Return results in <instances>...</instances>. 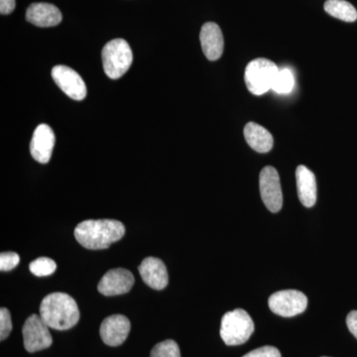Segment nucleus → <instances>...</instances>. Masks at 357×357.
<instances>
[{"label": "nucleus", "mask_w": 357, "mask_h": 357, "mask_svg": "<svg viewBox=\"0 0 357 357\" xmlns=\"http://www.w3.org/2000/svg\"><path fill=\"white\" fill-rule=\"evenodd\" d=\"M15 0H0V13L7 15L15 9Z\"/></svg>", "instance_id": "nucleus-26"}, {"label": "nucleus", "mask_w": 357, "mask_h": 357, "mask_svg": "<svg viewBox=\"0 0 357 357\" xmlns=\"http://www.w3.org/2000/svg\"><path fill=\"white\" fill-rule=\"evenodd\" d=\"M30 272L37 277L50 276L57 269V264L48 257H40L30 263Z\"/></svg>", "instance_id": "nucleus-20"}, {"label": "nucleus", "mask_w": 357, "mask_h": 357, "mask_svg": "<svg viewBox=\"0 0 357 357\" xmlns=\"http://www.w3.org/2000/svg\"><path fill=\"white\" fill-rule=\"evenodd\" d=\"M40 316L50 328L57 331L70 330L79 321V307L74 298L68 294L52 293L42 301Z\"/></svg>", "instance_id": "nucleus-2"}, {"label": "nucleus", "mask_w": 357, "mask_h": 357, "mask_svg": "<svg viewBox=\"0 0 357 357\" xmlns=\"http://www.w3.org/2000/svg\"><path fill=\"white\" fill-rule=\"evenodd\" d=\"M260 194L263 203L271 213H278L283 206L280 178L274 167L262 169L259 177Z\"/></svg>", "instance_id": "nucleus-8"}, {"label": "nucleus", "mask_w": 357, "mask_h": 357, "mask_svg": "<svg viewBox=\"0 0 357 357\" xmlns=\"http://www.w3.org/2000/svg\"><path fill=\"white\" fill-rule=\"evenodd\" d=\"M13 331V321L11 314L6 307L0 309V340L3 342L10 335Z\"/></svg>", "instance_id": "nucleus-22"}, {"label": "nucleus", "mask_w": 357, "mask_h": 357, "mask_svg": "<svg viewBox=\"0 0 357 357\" xmlns=\"http://www.w3.org/2000/svg\"><path fill=\"white\" fill-rule=\"evenodd\" d=\"M41 316L31 314L26 319L22 328L23 342L28 352H36L48 349L53 344V338Z\"/></svg>", "instance_id": "nucleus-7"}, {"label": "nucleus", "mask_w": 357, "mask_h": 357, "mask_svg": "<svg viewBox=\"0 0 357 357\" xmlns=\"http://www.w3.org/2000/svg\"><path fill=\"white\" fill-rule=\"evenodd\" d=\"M270 310L284 318L302 314L307 307V298L297 290H284L272 294L268 301Z\"/></svg>", "instance_id": "nucleus-6"}, {"label": "nucleus", "mask_w": 357, "mask_h": 357, "mask_svg": "<svg viewBox=\"0 0 357 357\" xmlns=\"http://www.w3.org/2000/svg\"><path fill=\"white\" fill-rule=\"evenodd\" d=\"M244 137L249 146L259 153H267L274 144L271 133L255 122H249L244 128Z\"/></svg>", "instance_id": "nucleus-17"}, {"label": "nucleus", "mask_w": 357, "mask_h": 357, "mask_svg": "<svg viewBox=\"0 0 357 357\" xmlns=\"http://www.w3.org/2000/svg\"><path fill=\"white\" fill-rule=\"evenodd\" d=\"M279 68L272 61L260 58L251 61L245 69L244 79L248 91L255 96H262L273 88Z\"/></svg>", "instance_id": "nucleus-5"}, {"label": "nucleus", "mask_w": 357, "mask_h": 357, "mask_svg": "<svg viewBox=\"0 0 357 357\" xmlns=\"http://www.w3.org/2000/svg\"><path fill=\"white\" fill-rule=\"evenodd\" d=\"M199 40L204 56L208 60L217 61L222 57L225 40L220 26L213 22L204 24L199 34Z\"/></svg>", "instance_id": "nucleus-14"}, {"label": "nucleus", "mask_w": 357, "mask_h": 357, "mask_svg": "<svg viewBox=\"0 0 357 357\" xmlns=\"http://www.w3.org/2000/svg\"><path fill=\"white\" fill-rule=\"evenodd\" d=\"M324 357H326V356H324Z\"/></svg>", "instance_id": "nucleus-27"}, {"label": "nucleus", "mask_w": 357, "mask_h": 357, "mask_svg": "<svg viewBox=\"0 0 357 357\" xmlns=\"http://www.w3.org/2000/svg\"><path fill=\"white\" fill-rule=\"evenodd\" d=\"M243 357H281L280 351L274 347H262L248 352Z\"/></svg>", "instance_id": "nucleus-24"}, {"label": "nucleus", "mask_w": 357, "mask_h": 357, "mask_svg": "<svg viewBox=\"0 0 357 357\" xmlns=\"http://www.w3.org/2000/svg\"><path fill=\"white\" fill-rule=\"evenodd\" d=\"M102 59L105 75L109 79H117L132 65V51L126 40L114 39L103 47Z\"/></svg>", "instance_id": "nucleus-4"}, {"label": "nucleus", "mask_w": 357, "mask_h": 357, "mask_svg": "<svg viewBox=\"0 0 357 357\" xmlns=\"http://www.w3.org/2000/svg\"><path fill=\"white\" fill-rule=\"evenodd\" d=\"M26 20L38 27H53L60 24L62 21V13L58 7L53 4L39 2L28 7Z\"/></svg>", "instance_id": "nucleus-15"}, {"label": "nucleus", "mask_w": 357, "mask_h": 357, "mask_svg": "<svg viewBox=\"0 0 357 357\" xmlns=\"http://www.w3.org/2000/svg\"><path fill=\"white\" fill-rule=\"evenodd\" d=\"M134 276L123 268L112 269L103 275L98 285V292L105 296H117L128 293L134 285Z\"/></svg>", "instance_id": "nucleus-10"}, {"label": "nucleus", "mask_w": 357, "mask_h": 357, "mask_svg": "<svg viewBox=\"0 0 357 357\" xmlns=\"http://www.w3.org/2000/svg\"><path fill=\"white\" fill-rule=\"evenodd\" d=\"M55 141V134L50 126L40 124L38 128L35 129L30 143V153L33 159L41 164L48 163L53 153Z\"/></svg>", "instance_id": "nucleus-12"}, {"label": "nucleus", "mask_w": 357, "mask_h": 357, "mask_svg": "<svg viewBox=\"0 0 357 357\" xmlns=\"http://www.w3.org/2000/svg\"><path fill=\"white\" fill-rule=\"evenodd\" d=\"M298 197L306 208H312L317 202V182L314 174L306 166H298L296 170Z\"/></svg>", "instance_id": "nucleus-16"}, {"label": "nucleus", "mask_w": 357, "mask_h": 357, "mask_svg": "<svg viewBox=\"0 0 357 357\" xmlns=\"http://www.w3.org/2000/svg\"><path fill=\"white\" fill-rule=\"evenodd\" d=\"M52 77L59 88L73 100L79 102L86 98V84L76 70L67 66H56L52 69Z\"/></svg>", "instance_id": "nucleus-9"}, {"label": "nucleus", "mask_w": 357, "mask_h": 357, "mask_svg": "<svg viewBox=\"0 0 357 357\" xmlns=\"http://www.w3.org/2000/svg\"><path fill=\"white\" fill-rule=\"evenodd\" d=\"M20 262V257L15 252H3L0 255V270L1 271H10Z\"/></svg>", "instance_id": "nucleus-23"}, {"label": "nucleus", "mask_w": 357, "mask_h": 357, "mask_svg": "<svg viewBox=\"0 0 357 357\" xmlns=\"http://www.w3.org/2000/svg\"><path fill=\"white\" fill-rule=\"evenodd\" d=\"M131 325L129 319L123 314H112L107 317L100 326V337L109 347H119L126 342Z\"/></svg>", "instance_id": "nucleus-11"}, {"label": "nucleus", "mask_w": 357, "mask_h": 357, "mask_svg": "<svg viewBox=\"0 0 357 357\" xmlns=\"http://www.w3.org/2000/svg\"><path fill=\"white\" fill-rule=\"evenodd\" d=\"M347 325L349 326V332L357 338V311L349 312L347 318Z\"/></svg>", "instance_id": "nucleus-25"}, {"label": "nucleus", "mask_w": 357, "mask_h": 357, "mask_svg": "<svg viewBox=\"0 0 357 357\" xmlns=\"http://www.w3.org/2000/svg\"><path fill=\"white\" fill-rule=\"evenodd\" d=\"M324 7L326 13L337 20L345 22H354L357 20L356 7L345 0H326Z\"/></svg>", "instance_id": "nucleus-18"}, {"label": "nucleus", "mask_w": 357, "mask_h": 357, "mask_svg": "<svg viewBox=\"0 0 357 357\" xmlns=\"http://www.w3.org/2000/svg\"><path fill=\"white\" fill-rule=\"evenodd\" d=\"M139 273L147 286L155 290H163L168 285L167 268L159 258L147 257L141 262Z\"/></svg>", "instance_id": "nucleus-13"}, {"label": "nucleus", "mask_w": 357, "mask_h": 357, "mask_svg": "<svg viewBox=\"0 0 357 357\" xmlns=\"http://www.w3.org/2000/svg\"><path fill=\"white\" fill-rule=\"evenodd\" d=\"M126 234L123 223L114 220H88L75 229V237L84 248L98 250L109 248Z\"/></svg>", "instance_id": "nucleus-1"}, {"label": "nucleus", "mask_w": 357, "mask_h": 357, "mask_svg": "<svg viewBox=\"0 0 357 357\" xmlns=\"http://www.w3.org/2000/svg\"><path fill=\"white\" fill-rule=\"evenodd\" d=\"M255 332V323L243 309L227 312L222 319L220 337L227 345L245 344Z\"/></svg>", "instance_id": "nucleus-3"}, {"label": "nucleus", "mask_w": 357, "mask_h": 357, "mask_svg": "<svg viewBox=\"0 0 357 357\" xmlns=\"http://www.w3.org/2000/svg\"><path fill=\"white\" fill-rule=\"evenodd\" d=\"M294 84H295V79H294L293 73L287 68H284L279 70L272 89L275 93L280 95H287L293 91Z\"/></svg>", "instance_id": "nucleus-19"}, {"label": "nucleus", "mask_w": 357, "mask_h": 357, "mask_svg": "<svg viewBox=\"0 0 357 357\" xmlns=\"http://www.w3.org/2000/svg\"><path fill=\"white\" fill-rule=\"evenodd\" d=\"M150 357H181L180 347L175 340H164L155 345Z\"/></svg>", "instance_id": "nucleus-21"}]
</instances>
